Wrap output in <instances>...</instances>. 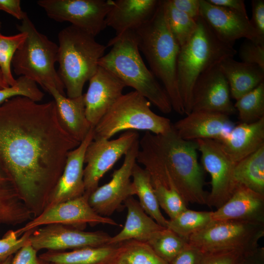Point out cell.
Here are the masks:
<instances>
[{"label": "cell", "instance_id": "50", "mask_svg": "<svg viewBox=\"0 0 264 264\" xmlns=\"http://www.w3.org/2000/svg\"><path fill=\"white\" fill-rule=\"evenodd\" d=\"M13 258L12 255L8 257L6 259L0 261V264H11Z\"/></svg>", "mask_w": 264, "mask_h": 264}, {"label": "cell", "instance_id": "27", "mask_svg": "<svg viewBox=\"0 0 264 264\" xmlns=\"http://www.w3.org/2000/svg\"><path fill=\"white\" fill-rule=\"evenodd\" d=\"M33 214L0 162V224H20L32 219Z\"/></svg>", "mask_w": 264, "mask_h": 264}, {"label": "cell", "instance_id": "13", "mask_svg": "<svg viewBox=\"0 0 264 264\" xmlns=\"http://www.w3.org/2000/svg\"><path fill=\"white\" fill-rule=\"evenodd\" d=\"M195 141L201 153L203 167L211 176V190L208 196L207 205L218 209L229 199L237 186L234 178L236 163L217 140L204 139Z\"/></svg>", "mask_w": 264, "mask_h": 264}, {"label": "cell", "instance_id": "3", "mask_svg": "<svg viewBox=\"0 0 264 264\" xmlns=\"http://www.w3.org/2000/svg\"><path fill=\"white\" fill-rule=\"evenodd\" d=\"M134 32L139 50L144 54L150 70L163 84L172 109L178 114H185L177 72L180 47L168 26L162 0H159L152 18Z\"/></svg>", "mask_w": 264, "mask_h": 264}, {"label": "cell", "instance_id": "8", "mask_svg": "<svg viewBox=\"0 0 264 264\" xmlns=\"http://www.w3.org/2000/svg\"><path fill=\"white\" fill-rule=\"evenodd\" d=\"M151 103L134 90L122 94L93 128V139H110L122 131L141 130L163 134L173 129L166 117L155 113Z\"/></svg>", "mask_w": 264, "mask_h": 264}, {"label": "cell", "instance_id": "30", "mask_svg": "<svg viewBox=\"0 0 264 264\" xmlns=\"http://www.w3.org/2000/svg\"><path fill=\"white\" fill-rule=\"evenodd\" d=\"M113 245L87 247L67 252L45 254L42 258L53 264H97L111 257L115 249Z\"/></svg>", "mask_w": 264, "mask_h": 264}, {"label": "cell", "instance_id": "16", "mask_svg": "<svg viewBox=\"0 0 264 264\" xmlns=\"http://www.w3.org/2000/svg\"><path fill=\"white\" fill-rule=\"evenodd\" d=\"M192 111H209L227 115L236 112L228 82L219 65L201 74L193 89Z\"/></svg>", "mask_w": 264, "mask_h": 264}, {"label": "cell", "instance_id": "15", "mask_svg": "<svg viewBox=\"0 0 264 264\" xmlns=\"http://www.w3.org/2000/svg\"><path fill=\"white\" fill-rule=\"evenodd\" d=\"M110 238L103 231L86 232L63 224H52L34 229L29 242L37 251L59 250L106 245Z\"/></svg>", "mask_w": 264, "mask_h": 264}, {"label": "cell", "instance_id": "2", "mask_svg": "<svg viewBox=\"0 0 264 264\" xmlns=\"http://www.w3.org/2000/svg\"><path fill=\"white\" fill-rule=\"evenodd\" d=\"M195 141L180 138L173 129L163 134L145 132L139 139L136 162L151 179L174 189L188 205H207L203 170L198 159Z\"/></svg>", "mask_w": 264, "mask_h": 264}, {"label": "cell", "instance_id": "38", "mask_svg": "<svg viewBox=\"0 0 264 264\" xmlns=\"http://www.w3.org/2000/svg\"><path fill=\"white\" fill-rule=\"evenodd\" d=\"M18 96L26 97L39 102L44 98V93L34 81L25 77L20 76L15 85L0 89V105L6 100Z\"/></svg>", "mask_w": 264, "mask_h": 264}, {"label": "cell", "instance_id": "39", "mask_svg": "<svg viewBox=\"0 0 264 264\" xmlns=\"http://www.w3.org/2000/svg\"><path fill=\"white\" fill-rule=\"evenodd\" d=\"M34 230L23 233L19 238L15 230H9L0 239V261H3L17 252L29 241Z\"/></svg>", "mask_w": 264, "mask_h": 264}, {"label": "cell", "instance_id": "12", "mask_svg": "<svg viewBox=\"0 0 264 264\" xmlns=\"http://www.w3.org/2000/svg\"><path fill=\"white\" fill-rule=\"evenodd\" d=\"M139 139L138 133L127 131L114 139H93L85 154L84 183L89 195L98 187L100 180Z\"/></svg>", "mask_w": 264, "mask_h": 264}, {"label": "cell", "instance_id": "49", "mask_svg": "<svg viewBox=\"0 0 264 264\" xmlns=\"http://www.w3.org/2000/svg\"><path fill=\"white\" fill-rule=\"evenodd\" d=\"M9 87L5 80L2 71L0 67V89H4Z\"/></svg>", "mask_w": 264, "mask_h": 264}, {"label": "cell", "instance_id": "40", "mask_svg": "<svg viewBox=\"0 0 264 264\" xmlns=\"http://www.w3.org/2000/svg\"><path fill=\"white\" fill-rule=\"evenodd\" d=\"M239 55L242 62L256 65L264 69V44L246 40L241 45Z\"/></svg>", "mask_w": 264, "mask_h": 264}, {"label": "cell", "instance_id": "22", "mask_svg": "<svg viewBox=\"0 0 264 264\" xmlns=\"http://www.w3.org/2000/svg\"><path fill=\"white\" fill-rule=\"evenodd\" d=\"M159 2L157 0H112L106 18V26L113 28L116 35L135 31L152 18Z\"/></svg>", "mask_w": 264, "mask_h": 264}, {"label": "cell", "instance_id": "19", "mask_svg": "<svg viewBox=\"0 0 264 264\" xmlns=\"http://www.w3.org/2000/svg\"><path fill=\"white\" fill-rule=\"evenodd\" d=\"M93 139V128H92L78 146L68 153L63 172L48 198L47 207L84 194L85 154Z\"/></svg>", "mask_w": 264, "mask_h": 264}, {"label": "cell", "instance_id": "4", "mask_svg": "<svg viewBox=\"0 0 264 264\" xmlns=\"http://www.w3.org/2000/svg\"><path fill=\"white\" fill-rule=\"evenodd\" d=\"M108 46L111 48L99 60V66L113 73L126 87L134 88L162 112L170 113L173 109L169 97L144 63L134 31L116 35Z\"/></svg>", "mask_w": 264, "mask_h": 264}, {"label": "cell", "instance_id": "23", "mask_svg": "<svg viewBox=\"0 0 264 264\" xmlns=\"http://www.w3.org/2000/svg\"><path fill=\"white\" fill-rule=\"evenodd\" d=\"M217 141L231 160L237 163L264 145V117L251 123H241Z\"/></svg>", "mask_w": 264, "mask_h": 264}, {"label": "cell", "instance_id": "34", "mask_svg": "<svg viewBox=\"0 0 264 264\" xmlns=\"http://www.w3.org/2000/svg\"><path fill=\"white\" fill-rule=\"evenodd\" d=\"M241 123H251L264 117V82L236 100L234 104Z\"/></svg>", "mask_w": 264, "mask_h": 264}, {"label": "cell", "instance_id": "44", "mask_svg": "<svg viewBox=\"0 0 264 264\" xmlns=\"http://www.w3.org/2000/svg\"><path fill=\"white\" fill-rule=\"evenodd\" d=\"M37 252L28 241L17 252L11 264H39Z\"/></svg>", "mask_w": 264, "mask_h": 264}, {"label": "cell", "instance_id": "5", "mask_svg": "<svg viewBox=\"0 0 264 264\" xmlns=\"http://www.w3.org/2000/svg\"><path fill=\"white\" fill-rule=\"evenodd\" d=\"M190 39L180 47L177 72L179 92L186 115L191 112L192 91L198 77L226 59L233 58V45L220 39L200 16Z\"/></svg>", "mask_w": 264, "mask_h": 264}, {"label": "cell", "instance_id": "35", "mask_svg": "<svg viewBox=\"0 0 264 264\" xmlns=\"http://www.w3.org/2000/svg\"><path fill=\"white\" fill-rule=\"evenodd\" d=\"M162 259L170 263L188 244V240L167 228L154 234L147 242Z\"/></svg>", "mask_w": 264, "mask_h": 264}, {"label": "cell", "instance_id": "6", "mask_svg": "<svg viewBox=\"0 0 264 264\" xmlns=\"http://www.w3.org/2000/svg\"><path fill=\"white\" fill-rule=\"evenodd\" d=\"M58 74L67 97L83 95L85 83L96 73L98 62L107 46L97 42L95 37L70 25L58 34Z\"/></svg>", "mask_w": 264, "mask_h": 264}, {"label": "cell", "instance_id": "51", "mask_svg": "<svg viewBox=\"0 0 264 264\" xmlns=\"http://www.w3.org/2000/svg\"><path fill=\"white\" fill-rule=\"evenodd\" d=\"M1 27V22L0 21V30Z\"/></svg>", "mask_w": 264, "mask_h": 264}, {"label": "cell", "instance_id": "43", "mask_svg": "<svg viewBox=\"0 0 264 264\" xmlns=\"http://www.w3.org/2000/svg\"><path fill=\"white\" fill-rule=\"evenodd\" d=\"M252 18L250 22L260 39L264 42V0L251 1Z\"/></svg>", "mask_w": 264, "mask_h": 264}, {"label": "cell", "instance_id": "24", "mask_svg": "<svg viewBox=\"0 0 264 264\" xmlns=\"http://www.w3.org/2000/svg\"><path fill=\"white\" fill-rule=\"evenodd\" d=\"M45 91L53 98L60 121L65 130L81 143L93 128L86 117L84 95L70 98L50 86L47 87Z\"/></svg>", "mask_w": 264, "mask_h": 264}, {"label": "cell", "instance_id": "17", "mask_svg": "<svg viewBox=\"0 0 264 264\" xmlns=\"http://www.w3.org/2000/svg\"><path fill=\"white\" fill-rule=\"evenodd\" d=\"M200 16L222 41L233 45L236 40L245 38L264 44L248 16L213 5L207 0H200Z\"/></svg>", "mask_w": 264, "mask_h": 264}, {"label": "cell", "instance_id": "47", "mask_svg": "<svg viewBox=\"0 0 264 264\" xmlns=\"http://www.w3.org/2000/svg\"><path fill=\"white\" fill-rule=\"evenodd\" d=\"M217 6L222 7L248 16L244 2L242 0H207Z\"/></svg>", "mask_w": 264, "mask_h": 264}, {"label": "cell", "instance_id": "1", "mask_svg": "<svg viewBox=\"0 0 264 264\" xmlns=\"http://www.w3.org/2000/svg\"><path fill=\"white\" fill-rule=\"evenodd\" d=\"M80 143L63 127L54 100L18 96L0 105V162L33 213L39 202H47L68 153Z\"/></svg>", "mask_w": 264, "mask_h": 264}, {"label": "cell", "instance_id": "11", "mask_svg": "<svg viewBox=\"0 0 264 264\" xmlns=\"http://www.w3.org/2000/svg\"><path fill=\"white\" fill-rule=\"evenodd\" d=\"M89 194L60 202L46 207L39 215L28 221L22 227L15 230L20 237L28 231L46 225L60 224L83 230L87 224H100L121 226L113 220L103 217L91 207L88 202Z\"/></svg>", "mask_w": 264, "mask_h": 264}, {"label": "cell", "instance_id": "32", "mask_svg": "<svg viewBox=\"0 0 264 264\" xmlns=\"http://www.w3.org/2000/svg\"><path fill=\"white\" fill-rule=\"evenodd\" d=\"M212 211L186 209L174 219L168 220L166 228L188 240L189 237L206 228L213 221Z\"/></svg>", "mask_w": 264, "mask_h": 264}, {"label": "cell", "instance_id": "7", "mask_svg": "<svg viewBox=\"0 0 264 264\" xmlns=\"http://www.w3.org/2000/svg\"><path fill=\"white\" fill-rule=\"evenodd\" d=\"M16 26L19 32L26 34V38L12 61L15 74L31 79L44 90L50 86L65 95L64 84L55 67L58 45L40 32L28 15Z\"/></svg>", "mask_w": 264, "mask_h": 264}, {"label": "cell", "instance_id": "14", "mask_svg": "<svg viewBox=\"0 0 264 264\" xmlns=\"http://www.w3.org/2000/svg\"><path fill=\"white\" fill-rule=\"evenodd\" d=\"M139 149V139L125 155L122 165L114 171L110 181L98 186L89 195L88 202L100 215L106 217L111 215L128 198L135 195L131 178Z\"/></svg>", "mask_w": 264, "mask_h": 264}, {"label": "cell", "instance_id": "48", "mask_svg": "<svg viewBox=\"0 0 264 264\" xmlns=\"http://www.w3.org/2000/svg\"><path fill=\"white\" fill-rule=\"evenodd\" d=\"M238 264H264V249L259 246L245 252Z\"/></svg>", "mask_w": 264, "mask_h": 264}, {"label": "cell", "instance_id": "45", "mask_svg": "<svg viewBox=\"0 0 264 264\" xmlns=\"http://www.w3.org/2000/svg\"><path fill=\"white\" fill-rule=\"evenodd\" d=\"M177 9L197 20L200 16V0H171Z\"/></svg>", "mask_w": 264, "mask_h": 264}, {"label": "cell", "instance_id": "33", "mask_svg": "<svg viewBox=\"0 0 264 264\" xmlns=\"http://www.w3.org/2000/svg\"><path fill=\"white\" fill-rule=\"evenodd\" d=\"M162 3L169 29L181 47L190 39L196 31L197 20L176 8L171 0H163Z\"/></svg>", "mask_w": 264, "mask_h": 264}, {"label": "cell", "instance_id": "41", "mask_svg": "<svg viewBox=\"0 0 264 264\" xmlns=\"http://www.w3.org/2000/svg\"><path fill=\"white\" fill-rule=\"evenodd\" d=\"M246 252L229 250L204 254L200 264H238Z\"/></svg>", "mask_w": 264, "mask_h": 264}, {"label": "cell", "instance_id": "9", "mask_svg": "<svg viewBox=\"0 0 264 264\" xmlns=\"http://www.w3.org/2000/svg\"><path fill=\"white\" fill-rule=\"evenodd\" d=\"M264 223L240 221H213L191 236L188 243L204 254L229 250L248 251L259 246Z\"/></svg>", "mask_w": 264, "mask_h": 264}, {"label": "cell", "instance_id": "18", "mask_svg": "<svg viewBox=\"0 0 264 264\" xmlns=\"http://www.w3.org/2000/svg\"><path fill=\"white\" fill-rule=\"evenodd\" d=\"M88 81L84 100L86 117L94 128L123 94L126 86L113 73L99 66Z\"/></svg>", "mask_w": 264, "mask_h": 264}, {"label": "cell", "instance_id": "25", "mask_svg": "<svg viewBox=\"0 0 264 264\" xmlns=\"http://www.w3.org/2000/svg\"><path fill=\"white\" fill-rule=\"evenodd\" d=\"M124 203L127 209L125 225L118 234L110 237L108 245H115L131 240L147 242L154 234L165 228L147 214L132 196Z\"/></svg>", "mask_w": 264, "mask_h": 264}, {"label": "cell", "instance_id": "31", "mask_svg": "<svg viewBox=\"0 0 264 264\" xmlns=\"http://www.w3.org/2000/svg\"><path fill=\"white\" fill-rule=\"evenodd\" d=\"M117 244L115 264H169L146 242L131 240Z\"/></svg>", "mask_w": 264, "mask_h": 264}, {"label": "cell", "instance_id": "36", "mask_svg": "<svg viewBox=\"0 0 264 264\" xmlns=\"http://www.w3.org/2000/svg\"><path fill=\"white\" fill-rule=\"evenodd\" d=\"M26 38V34L23 32L12 36H5L0 33V67L5 80L10 87L17 83V79L12 73V61Z\"/></svg>", "mask_w": 264, "mask_h": 264}, {"label": "cell", "instance_id": "28", "mask_svg": "<svg viewBox=\"0 0 264 264\" xmlns=\"http://www.w3.org/2000/svg\"><path fill=\"white\" fill-rule=\"evenodd\" d=\"M234 178L237 186L264 195V145L236 163Z\"/></svg>", "mask_w": 264, "mask_h": 264}, {"label": "cell", "instance_id": "10", "mask_svg": "<svg viewBox=\"0 0 264 264\" xmlns=\"http://www.w3.org/2000/svg\"><path fill=\"white\" fill-rule=\"evenodd\" d=\"M37 3L52 20L69 22L95 37L107 27L112 0H39Z\"/></svg>", "mask_w": 264, "mask_h": 264}, {"label": "cell", "instance_id": "46", "mask_svg": "<svg viewBox=\"0 0 264 264\" xmlns=\"http://www.w3.org/2000/svg\"><path fill=\"white\" fill-rule=\"evenodd\" d=\"M21 3L20 0H0V10L22 21L27 14L22 10Z\"/></svg>", "mask_w": 264, "mask_h": 264}, {"label": "cell", "instance_id": "21", "mask_svg": "<svg viewBox=\"0 0 264 264\" xmlns=\"http://www.w3.org/2000/svg\"><path fill=\"white\" fill-rule=\"evenodd\" d=\"M213 221H240L264 223V195L237 186L229 199L212 211Z\"/></svg>", "mask_w": 264, "mask_h": 264}, {"label": "cell", "instance_id": "20", "mask_svg": "<svg viewBox=\"0 0 264 264\" xmlns=\"http://www.w3.org/2000/svg\"><path fill=\"white\" fill-rule=\"evenodd\" d=\"M229 115L209 111H192L173 124L176 134L187 141L210 139L219 140L235 126Z\"/></svg>", "mask_w": 264, "mask_h": 264}, {"label": "cell", "instance_id": "26", "mask_svg": "<svg viewBox=\"0 0 264 264\" xmlns=\"http://www.w3.org/2000/svg\"><path fill=\"white\" fill-rule=\"evenodd\" d=\"M219 66L228 82L231 97L236 100L264 82V69L257 65L229 58Z\"/></svg>", "mask_w": 264, "mask_h": 264}, {"label": "cell", "instance_id": "29", "mask_svg": "<svg viewBox=\"0 0 264 264\" xmlns=\"http://www.w3.org/2000/svg\"><path fill=\"white\" fill-rule=\"evenodd\" d=\"M132 178L142 208L157 223L166 228L168 220L160 211L149 173L136 162L132 169Z\"/></svg>", "mask_w": 264, "mask_h": 264}, {"label": "cell", "instance_id": "37", "mask_svg": "<svg viewBox=\"0 0 264 264\" xmlns=\"http://www.w3.org/2000/svg\"><path fill=\"white\" fill-rule=\"evenodd\" d=\"M151 180L159 206L169 216L170 219L175 218L188 209L187 204L174 189Z\"/></svg>", "mask_w": 264, "mask_h": 264}, {"label": "cell", "instance_id": "42", "mask_svg": "<svg viewBox=\"0 0 264 264\" xmlns=\"http://www.w3.org/2000/svg\"><path fill=\"white\" fill-rule=\"evenodd\" d=\"M204 255L199 249L188 243L170 264H200Z\"/></svg>", "mask_w": 264, "mask_h": 264}]
</instances>
